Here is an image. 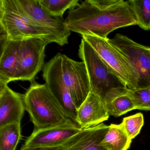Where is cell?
Segmentation results:
<instances>
[{
    "label": "cell",
    "mask_w": 150,
    "mask_h": 150,
    "mask_svg": "<svg viewBox=\"0 0 150 150\" xmlns=\"http://www.w3.org/2000/svg\"><path fill=\"white\" fill-rule=\"evenodd\" d=\"M21 5L31 19L55 38L56 44H67L71 34L63 18L52 16L39 5L38 0H20Z\"/></svg>",
    "instance_id": "30bf717a"
},
{
    "label": "cell",
    "mask_w": 150,
    "mask_h": 150,
    "mask_svg": "<svg viewBox=\"0 0 150 150\" xmlns=\"http://www.w3.org/2000/svg\"><path fill=\"white\" fill-rule=\"evenodd\" d=\"M109 126L103 123L83 129L64 145L63 150H105L101 145Z\"/></svg>",
    "instance_id": "9a60e30c"
},
{
    "label": "cell",
    "mask_w": 150,
    "mask_h": 150,
    "mask_svg": "<svg viewBox=\"0 0 150 150\" xmlns=\"http://www.w3.org/2000/svg\"><path fill=\"white\" fill-rule=\"evenodd\" d=\"M60 58L63 81L78 110L90 92V83L86 65L83 62L73 60L61 53Z\"/></svg>",
    "instance_id": "8992f818"
},
{
    "label": "cell",
    "mask_w": 150,
    "mask_h": 150,
    "mask_svg": "<svg viewBox=\"0 0 150 150\" xmlns=\"http://www.w3.org/2000/svg\"><path fill=\"white\" fill-rule=\"evenodd\" d=\"M25 110L24 95L15 92L8 84L0 83V128L21 123Z\"/></svg>",
    "instance_id": "7c38bea8"
},
{
    "label": "cell",
    "mask_w": 150,
    "mask_h": 150,
    "mask_svg": "<svg viewBox=\"0 0 150 150\" xmlns=\"http://www.w3.org/2000/svg\"><path fill=\"white\" fill-rule=\"evenodd\" d=\"M82 37L129 89L138 88L139 76L137 71L129 59L110 42L108 38H101L93 35H84Z\"/></svg>",
    "instance_id": "5b68a950"
},
{
    "label": "cell",
    "mask_w": 150,
    "mask_h": 150,
    "mask_svg": "<svg viewBox=\"0 0 150 150\" xmlns=\"http://www.w3.org/2000/svg\"><path fill=\"white\" fill-rule=\"evenodd\" d=\"M82 130L77 123L46 129H34L23 146L30 147L63 146Z\"/></svg>",
    "instance_id": "8fae6325"
},
{
    "label": "cell",
    "mask_w": 150,
    "mask_h": 150,
    "mask_svg": "<svg viewBox=\"0 0 150 150\" xmlns=\"http://www.w3.org/2000/svg\"><path fill=\"white\" fill-rule=\"evenodd\" d=\"M24 95L26 110L35 129L76 123L67 116L45 84H39L33 80Z\"/></svg>",
    "instance_id": "3957f363"
},
{
    "label": "cell",
    "mask_w": 150,
    "mask_h": 150,
    "mask_svg": "<svg viewBox=\"0 0 150 150\" xmlns=\"http://www.w3.org/2000/svg\"><path fill=\"white\" fill-rule=\"evenodd\" d=\"M0 26L1 35L10 40L38 38L56 43L51 34L31 19L20 0H0Z\"/></svg>",
    "instance_id": "277c9868"
},
{
    "label": "cell",
    "mask_w": 150,
    "mask_h": 150,
    "mask_svg": "<svg viewBox=\"0 0 150 150\" xmlns=\"http://www.w3.org/2000/svg\"><path fill=\"white\" fill-rule=\"evenodd\" d=\"M21 42L1 35L0 83L8 84L11 81L20 80L18 65Z\"/></svg>",
    "instance_id": "4fadbf2b"
},
{
    "label": "cell",
    "mask_w": 150,
    "mask_h": 150,
    "mask_svg": "<svg viewBox=\"0 0 150 150\" xmlns=\"http://www.w3.org/2000/svg\"><path fill=\"white\" fill-rule=\"evenodd\" d=\"M65 22L71 32L103 38L117 29L138 24L129 0H86L69 11Z\"/></svg>",
    "instance_id": "6da1fadb"
},
{
    "label": "cell",
    "mask_w": 150,
    "mask_h": 150,
    "mask_svg": "<svg viewBox=\"0 0 150 150\" xmlns=\"http://www.w3.org/2000/svg\"><path fill=\"white\" fill-rule=\"evenodd\" d=\"M110 41L129 59L137 70L139 76L138 88L150 87V58L146 46L120 34H116Z\"/></svg>",
    "instance_id": "9c48e42d"
},
{
    "label": "cell",
    "mask_w": 150,
    "mask_h": 150,
    "mask_svg": "<svg viewBox=\"0 0 150 150\" xmlns=\"http://www.w3.org/2000/svg\"><path fill=\"white\" fill-rule=\"evenodd\" d=\"M21 138V123L0 128V150H16Z\"/></svg>",
    "instance_id": "e0dca14e"
},
{
    "label": "cell",
    "mask_w": 150,
    "mask_h": 150,
    "mask_svg": "<svg viewBox=\"0 0 150 150\" xmlns=\"http://www.w3.org/2000/svg\"><path fill=\"white\" fill-rule=\"evenodd\" d=\"M138 22V26L150 30V0H129Z\"/></svg>",
    "instance_id": "ffe728a7"
},
{
    "label": "cell",
    "mask_w": 150,
    "mask_h": 150,
    "mask_svg": "<svg viewBox=\"0 0 150 150\" xmlns=\"http://www.w3.org/2000/svg\"><path fill=\"white\" fill-rule=\"evenodd\" d=\"M38 2L49 14L61 18L67 9L73 10L80 5L79 0H38Z\"/></svg>",
    "instance_id": "ac0fdd59"
},
{
    "label": "cell",
    "mask_w": 150,
    "mask_h": 150,
    "mask_svg": "<svg viewBox=\"0 0 150 150\" xmlns=\"http://www.w3.org/2000/svg\"><path fill=\"white\" fill-rule=\"evenodd\" d=\"M109 117L104 104L97 95L90 92L78 109L77 123L83 129L100 124Z\"/></svg>",
    "instance_id": "5bb4252c"
},
{
    "label": "cell",
    "mask_w": 150,
    "mask_h": 150,
    "mask_svg": "<svg viewBox=\"0 0 150 150\" xmlns=\"http://www.w3.org/2000/svg\"><path fill=\"white\" fill-rule=\"evenodd\" d=\"M20 150H63V146L56 147H30L23 146Z\"/></svg>",
    "instance_id": "603a6c76"
},
{
    "label": "cell",
    "mask_w": 150,
    "mask_h": 150,
    "mask_svg": "<svg viewBox=\"0 0 150 150\" xmlns=\"http://www.w3.org/2000/svg\"><path fill=\"white\" fill-rule=\"evenodd\" d=\"M46 39L30 38L22 40L19 51L20 80L32 81L45 66V49L50 43Z\"/></svg>",
    "instance_id": "ba28073f"
},
{
    "label": "cell",
    "mask_w": 150,
    "mask_h": 150,
    "mask_svg": "<svg viewBox=\"0 0 150 150\" xmlns=\"http://www.w3.org/2000/svg\"><path fill=\"white\" fill-rule=\"evenodd\" d=\"M105 106L109 116L116 117L136 109L134 102L128 93L115 98Z\"/></svg>",
    "instance_id": "d6986e66"
},
{
    "label": "cell",
    "mask_w": 150,
    "mask_h": 150,
    "mask_svg": "<svg viewBox=\"0 0 150 150\" xmlns=\"http://www.w3.org/2000/svg\"><path fill=\"white\" fill-rule=\"evenodd\" d=\"M128 93L132 99L136 109L150 110V87L129 89Z\"/></svg>",
    "instance_id": "7402d4cb"
},
{
    "label": "cell",
    "mask_w": 150,
    "mask_h": 150,
    "mask_svg": "<svg viewBox=\"0 0 150 150\" xmlns=\"http://www.w3.org/2000/svg\"><path fill=\"white\" fill-rule=\"evenodd\" d=\"M131 142L121 125L111 124L100 144L105 150H127Z\"/></svg>",
    "instance_id": "2e32d148"
},
{
    "label": "cell",
    "mask_w": 150,
    "mask_h": 150,
    "mask_svg": "<svg viewBox=\"0 0 150 150\" xmlns=\"http://www.w3.org/2000/svg\"><path fill=\"white\" fill-rule=\"evenodd\" d=\"M143 115L141 113H137L133 115L124 117L120 124L131 139L137 137L144 125Z\"/></svg>",
    "instance_id": "44dd1931"
},
{
    "label": "cell",
    "mask_w": 150,
    "mask_h": 150,
    "mask_svg": "<svg viewBox=\"0 0 150 150\" xmlns=\"http://www.w3.org/2000/svg\"><path fill=\"white\" fill-rule=\"evenodd\" d=\"M146 50L147 52V53H148V55H149L150 58V47L146 46Z\"/></svg>",
    "instance_id": "cb8c5ba5"
},
{
    "label": "cell",
    "mask_w": 150,
    "mask_h": 150,
    "mask_svg": "<svg viewBox=\"0 0 150 150\" xmlns=\"http://www.w3.org/2000/svg\"><path fill=\"white\" fill-rule=\"evenodd\" d=\"M60 52L48 61L43 68L45 86L66 115L77 123L78 110L63 81L60 70Z\"/></svg>",
    "instance_id": "52a82bcc"
},
{
    "label": "cell",
    "mask_w": 150,
    "mask_h": 150,
    "mask_svg": "<svg viewBox=\"0 0 150 150\" xmlns=\"http://www.w3.org/2000/svg\"><path fill=\"white\" fill-rule=\"evenodd\" d=\"M79 56L86 67L90 92L97 95L104 105L128 93L124 82L82 38Z\"/></svg>",
    "instance_id": "7a4b0ae2"
}]
</instances>
